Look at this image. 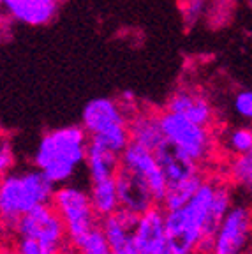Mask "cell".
I'll return each instance as SVG.
<instances>
[{
    "label": "cell",
    "instance_id": "6da1fadb",
    "mask_svg": "<svg viewBox=\"0 0 252 254\" xmlns=\"http://www.w3.org/2000/svg\"><path fill=\"white\" fill-rule=\"evenodd\" d=\"M87 145L88 136L81 126H65L48 131L37 145L34 164L53 186H62L85 164Z\"/></svg>",
    "mask_w": 252,
    "mask_h": 254
},
{
    "label": "cell",
    "instance_id": "7a4b0ae2",
    "mask_svg": "<svg viewBox=\"0 0 252 254\" xmlns=\"http://www.w3.org/2000/svg\"><path fill=\"white\" fill-rule=\"evenodd\" d=\"M217 182L203 180L194 196L180 208L164 210L166 249L170 254H196L201 230L212 206Z\"/></svg>",
    "mask_w": 252,
    "mask_h": 254
},
{
    "label": "cell",
    "instance_id": "3957f363",
    "mask_svg": "<svg viewBox=\"0 0 252 254\" xmlns=\"http://www.w3.org/2000/svg\"><path fill=\"white\" fill-rule=\"evenodd\" d=\"M53 190L55 186L37 168L0 177V230L14 231L21 215L52 203Z\"/></svg>",
    "mask_w": 252,
    "mask_h": 254
},
{
    "label": "cell",
    "instance_id": "277c9868",
    "mask_svg": "<svg viewBox=\"0 0 252 254\" xmlns=\"http://www.w3.org/2000/svg\"><path fill=\"white\" fill-rule=\"evenodd\" d=\"M52 206L62 219L67 242L74 249H78L83 240L99 226V217L92 208L90 196L78 186L62 184L53 190Z\"/></svg>",
    "mask_w": 252,
    "mask_h": 254
},
{
    "label": "cell",
    "instance_id": "5b68a950",
    "mask_svg": "<svg viewBox=\"0 0 252 254\" xmlns=\"http://www.w3.org/2000/svg\"><path fill=\"white\" fill-rule=\"evenodd\" d=\"M161 131L166 141L182 150L194 163H205L213 154V136L210 132L208 126H201L192 120H187L186 117L166 111L159 117Z\"/></svg>",
    "mask_w": 252,
    "mask_h": 254
},
{
    "label": "cell",
    "instance_id": "8992f818",
    "mask_svg": "<svg viewBox=\"0 0 252 254\" xmlns=\"http://www.w3.org/2000/svg\"><path fill=\"white\" fill-rule=\"evenodd\" d=\"M14 233L34 238L43 249V254H57L65 246V228L52 206V203L39 205L23 214L16 222Z\"/></svg>",
    "mask_w": 252,
    "mask_h": 254
},
{
    "label": "cell",
    "instance_id": "52a82bcc",
    "mask_svg": "<svg viewBox=\"0 0 252 254\" xmlns=\"http://www.w3.org/2000/svg\"><path fill=\"white\" fill-rule=\"evenodd\" d=\"M251 244V210L233 205L213 235L208 254H245Z\"/></svg>",
    "mask_w": 252,
    "mask_h": 254
},
{
    "label": "cell",
    "instance_id": "ba28073f",
    "mask_svg": "<svg viewBox=\"0 0 252 254\" xmlns=\"http://www.w3.org/2000/svg\"><path fill=\"white\" fill-rule=\"evenodd\" d=\"M120 166L126 168V170L134 171L136 175H139V177L148 184L155 201L157 203L162 201V196H164L168 182H166L164 175H162L161 166L157 164L154 150H148V148L130 141L129 145L120 152Z\"/></svg>",
    "mask_w": 252,
    "mask_h": 254
},
{
    "label": "cell",
    "instance_id": "9c48e42d",
    "mask_svg": "<svg viewBox=\"0 0 252 254\" xmlns=\"http://www.w3.org/2000/svg\"><path fill=\"white\" fill-rule=\"evenodd\" d=\"M132 240L138 254H168L164 231V210L154 205L138 215L132 230Z\"/></svg>",
    "mask_w": 252,
    "mask_h": 254
},
{
    "label": "cell",
    "instance_id": "30bf717a",
    "mask_svg": "<svg viewBox=\"0 0 252 254\" xmlns=\"http://www.w3.org/2000/svg\"><path fill=\"white\" fill-rule=\"evenodd\" d=\"M129 115L117 99L111 97H95L88 101L81 113V127L88 138L101 134L111 127L127 124Z\"/></svg>",
    "mask_w": 252,
    "mask_h": 254
},
{
    "label": "cell",
    "instance_id": "8fae6325",
    "mask_svg": "<svg viewBox=\"0 0 252 254\" xmlns=\"http://www.w3.org/2000/svg\"><path fill=\"white\" fill-rule=\"evenodd\" d=\"M115 186H117L120 208L130 212V214L139 215L157 203L148 184L139 175L122 166L115 173Z\"/></svg>",
    "mask_w": 252,
    "mask_h": 254
},
{
    "label": "cell",
    "instance_id": "7c38bea8",
    "mask_svg": "<svg viewBox=\"0 0 252 254\" xmlns=\"http://www.w3.org/2000/svg\"><path fill=\"white\" fill-rule=\"evenodd\" d=\"M2 4L9 21L27 27H44L55 20L62 0H2Z\"/></svg>",
    "mask_w": 252,
    "mask_h": 254
},
{
    "label": "cell",
    "instance_id": "4fadbf2b",
    "mask_svg": "<svg viewBox=\"0 0 252 254\" xmlns=\"http://www.w3.org/2000/svg\"><path fill=\"white\" fill-rule=\"evenodd\" d=\"M138 215L119 208L101 219V233L110 247L111 254H138L132 240V230Z\"/></svg>",
    "mask_w": 252,
    "mask_h": 254
},
{
    "label": "cell",
    "instance_id": "5bb4252c",
    "mask_svg": "<svg viewBox=\"0 0 252 254\" xmlns=\"http://www.w3.org/2000/svg\"><path fill=\"white\" fill-rule=\"evenodd\" d=\"M168 111L186 117L201 126H210L213 122V108L205 95L190 88H180L168 101Z\"/></svg>",
    "mask_w": 252,
    "mask_h": 254
},
{
    "label": "cell",
    "instance_id": "9a60e30c",
    "mask_svg": "<svg viewBox=\"0 0 252 254\" xmlns=\"http://www.w3.org/2000/svg\"><path fill=\"white\" fill-rule=\"evenodd\" d=\"M154 155L168 184L180 182V180L189 179L192 175L199 173L197 163H194L192 159H189L184 152L178 150L175 145H171L166 139H162L155 147Z\"/></svg>",
    "mask_w": 252,
    "mask_h": 254
},
{
    "label": "cell",
    "instance_id": "2e32d148",
    "mask_svg": "<svg viewBox=\"0 0 252 254\" xmlns=\"http://www.w3.org/2000/svg\"><path fill=\"white\" fill-rule=\"evenodd\" d=\"M127 129L130 141L148 150H155V147L164 139L159 117L150 111H134L127 120Z\"/></svg>",
    "mask_w": 252,
    "mask_h": 254
},
{
    "label": "cell",
    "instance_id": "e0dca14e",
    "mask_svg": "<svg viewBox=\"0 0 252 254\" xmlns=\"http://www.w3.org/2000/svg\"><path fill=\"white\" fill-rule=\"evenodd\" d=\"M85 164H87L88 177L92 182L115 177L120 168V154L110 150L101 143L88 139L87 154H85Z\"/></svg>",
    "mask_w": 252,
    "mask_h": 254
},
{
    "label": "cell",
    "instance_id": "ac0fdd59",
    "mask_svg": "<svg viewBox=\"0 0 252 254\" xmlns=\"http://www.w3.org/2000/svg\"><path fill=\"white\" fill-rule=\"evenodd\" d=\"M92 208L99 219L106 217L120 208L119 194H117V186H115V177L92 182V187L88 190Z\"/></svg>",
    "mask_w": 252,
    "mask_h": 254
},
{
    "label": "cell",
    "instance_id": "d6986e66",
    "mask_svg": "<svg viewBox=\"0 0 252 254\" xmlns=\"http://www.w3.org/2000/svg\"><path fill=\"white\" fill-rule=\"evenodd\" d=\"M203 175L196 173L189 179H184L180 182L168 184L164 190V196H162V205H164V210H175V208H180L184 206L190 198L194 196V192L197 190V187L203 182Z\"/></svg>",
    "mask_w": 252,
    "mask_h": 254
},
{
    "label": "cell",
    "instance_id": "ffe728a7",
    "mask_svg": "<svg viewBox=\"0 0 252 254\" xmlns=\"http://www.w3.org/2000/svg\"><path fill=\"white\" fill-rule=\"evenodd\" d=\"M229 179L240 187L251 189L252 186V155L240 154L235 155L229 163Z\"/></svg>",
    "mask_w": 252,
    "mask_h": 254
},
{
    "label": "cell",
    "instance_id": "44dd1931",
    "mask_svg": "<svg viewBox=\"0 0 252 254\" xmlns=\"http://www.w3.org/2000/svg\"><path fill=\"white\" fill-rule=\"evenodd\" d=\"M224 145L233 155H240V154H251L252 150V131L251 127L242 126L235 127L231 131L226 132Z\"/></svg>",
    "mask_w": 252,
    "mask_h": 254
},
{
    "label": "cell",
    "instance_id": "7402d4cb",
    "mask_svg": "<svg viewBox=\"0 0 252 254\" xmlns=\"http://www.w3.org/2000/svg\"><path fill=\"white\" fill-rule=\"evenodd\" d=\"M79 254H111L110 247H108L106 240H104L103 233L99 230V226L88 235L78 247Z\"/></svg>",
    "mask_w": 252,
    "mask_h": 254
},
{
    "label": "cell",
    "instance_id": "603a6c76",
    "mask_svg": "<svg viewBox=\"0 0 252 254\" xmlns=\"http://www.w3.org/2000/svg\"><path fill=\"white\" fill-rule=\"evenodd\" d=\"M206 0H180V9L182 16L186 20L187 25H194L199 21L201 14L205 11Z\"/></svg>",
    "mask_w": 252,
    "mask_h": 254
},
{
    "label": "cell",
    "instance_id": "cb8c5ba5",
    "mask_svg": "<svg viewBox=\"0 0 252 254\" xmlns=\"http://www.w3.org/2000/svg\"><path fill=\"white\" fill-rule=\"evenodd\" d=\"M233 110L237 111V115L245 120H251L252 117V92L240 90L233 97Z\"/></svg>",
    "mask_w": 252,
    "mask_h": 254
},
{
    "label": "cell",
    "instance_id": "d4e9b609",
    "mask_svg": "<svg viewBox=\"0 0 252 254\" xmlns=\"http://www.w3.org/2000/svg\"><path fill=\"white\" fill-rule=\"evenodd\" d=\"M16 157L14 152H12V147L7 141H4L0 145V177L11 173V170L14 168Z\"/></svg>",
    "mask_w": 252,
    "mask_h": 254
},
{
    "label": "cell",
    "instance_id": "484cf974",
    "mask_svg": "<svg viewBox=\"0 0 252 254\" xmlns=\"http://www.w3.org/2000/svg\"><path fill=\"white\" fill-rule=\"evenodd\" d=\"M12 254H43V249H41V246L34 240V238L20 237V235H18V240H16V246H14V253Z\"/></svg>",
    "mask_w": 252,
    "mask_h": 254
},
{
    "label": "cell",
    "instance_id": "4316f807",
    "mask_svg": "<svg viewBox=\"0 0 252 254\" xmlns=\"http://www.w3.org/2000/svg\"><path fill=\"white\" fill-rule=\"evenodd\" d=\"M5 34H7V30H5V21L2 20V18H0V44L4 43Z\"/></svg>",
    "mask_w": 252,
    "mask_h": 254
},
{
    "label": "cell",
    "instance_id": "83f0119b",
    "mask_svg": "<svg viewBox=\"0 0 252 254\" xmlns=\"http://www.w3.org/2000/svg\"><path fill=\"white\" fill-rule=\"evenodd\" d=\"M4 16V4H2V0H0V18Z\"/></svg>",
    "mask_w": 252,
    "mask_h": 254
},
{
    "label": "cell",
    "instance_id": "f1b7e54d",
    "mask_svg": "<svg viewBox=\"0 0 252 254\" xmlns=\"http://www.w3.org/2000/svg\"><path fill=\"white\" fill-rule=\"evenodd\" d=\"M4 141H5V139H4V132H2V129H0V145H2Z\"/></svg>",
    "mask_w": 252,
    "mask_h": 254
},
{
    "label": "cell",
    "instance_id": "f546056e",
    "mask_svg": "<svg viewBox=\"0 0 252 254\" xmlns=\"http://www.w3.org/2000/svg\"><path fill=\"white\" fill-rule=\"evenodd\" d=\"M57 254H65V253H62V251H60V253H57Z\"/></svg>",
    "mask_w": 252,
    "mask_h": 254
},
{
    "label": "cell",
    "instance_id": "4dcf8cb0",
    "mask_svg": "<svg viewBox=\"0 0 252 254\" xmlns=\"http://www.w3.org/2000/svg\"><path fill=\"white\" fill-rule=\"evenodd\" d=\"M0 235H2V230H0Z\"/></svg>",
    "mask_w": 252,
    "mask_h": 254
},
{
    "label": "cell",
    "instance_id": "1f68e13d",
    "mask_svg": "<svg viewBox=\"0 0 252 254\" xmlns=\"http://www.w3.org/2000/svg\"><path fill=\"white\" fill-rule=\"evenodd\" d=\"M168 254H170V253H168Z\"/></svg>",
    "mask_w": 252,
    "mask_h": 254
},
{
    "label": "cell",
    "instance_id": "d6a6232c",
    "mask_svg": "<svg viewBox=\"0 0 252 254\" xmlns=\"http://www.w3.org/2000/svg\"><path fill=\"white\" fill-rule=\"evenodd\" d=\"M11 254H12V253H11Z\"/></svg>",
    "mask_w": 252,
    "mask_h": 254
}]
</instances>
